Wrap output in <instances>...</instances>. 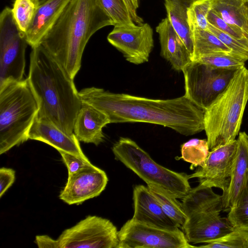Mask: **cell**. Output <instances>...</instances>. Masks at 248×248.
<instances>
[{
	"label": "cell",
	"mask_w": 248,
	"mask_h": 248,
	"mask_svg": "<svg viewBox=\"0 0 248 248\" xmlns=\"http://www.w3.org/2000/svg\"><path fill=\"white\" fill-rule=\"evenodd\" d=\"M79 95L82 103L106 114L110 123L155 124L186 136L204 129V110L185 95L173 99H152L92 87L83 89Z\"/></svg>",
	"instance_id": "cell-1"
},
{
	"label": "cell",
	"mask_w": 248,
	"mask_h": 248,
	"mask_svg": "<svg viewBox=\"0 0 248 248\" xmlns=\"http://www.w3.org/2000/svg\"><path fill=\"white\" fill-rule=\"evenodd\" d=\"M31 48L27 79L38 105L36 117L72 134L82 105L74 79L40 45Z\"/></svg>",
	"instance_id": "cell-2"
},
{
	"label": "cell",
	"mask_w": 248,
	"mask_h": 248,
	"mask_svg": "<svg viewBox=\"0 0 248 248\" xmlns=\"http://www.w3.org/2000/svg\"><path fill=\"white\" fill-rule=\"evenodd\" d=\"M114 23L99 0H71L40 46L74 79L90 38Z\"/></svg>",
	"instance_id": "cell-3"
},
{
	"label": "cell",
	"mask_w": 248,
	"mask_h": 248,
	"mask_svg": "<svg viewBox=\"0 0 248 248\" xmlns=\"http://www.w3.org/2000/svg\"><path fill=\"white\" fill-rule=\"evenodd\" d=\"M248 100V69L244 66L204 110V130L210 151L236 140Z\"/></svg>",
	"instance_id": "cell-4"
},
{
	"label": "cell",
	"mask_w": 248,
	"mask_h": 248,
	"mask_svg": "<svg viewBox=\"0 0 248 248\" xmlns=\"http://www.w3.org/2000/svg\"><path fill=\"white\" fill-rule=\"evenodd\" d=\"M38 105L27 78L0 84V154L29 139Z\"/></svg>",
	"instance_id": "cell-5"
},
{
	"label": "cell",
	"mask_w": 248,
	"mask_h": 248,
	"mask_svg": "<svg viewBox=\"0 0 248 248\" xmlns=\"http://www.w3.org/2000/svg\"><path fill=\"white\" fill-rule=\"evenodd\" d=\"M115 159L136 173L147 184H152L183 199L191 188L189 176L169 170L155 162L131 139L121 137L113 145Z\"/></svg>",
	"instance_id": "cell-6"
},
{
	"label": "cell",
	"mask_w": 248,
	"mask_h": 248,
	"mask_svg": "<svg viewBox=\"0 0 248 248\" xmlns=\"http://www.w3.org/2000/svg\"><path fill=\"white\" fill-rule=\"evenodd\" d=\"M237 70L192 61L182 71L185 80L184 95L205 110L225 89Z\"/></svg>",
	"instance_id": "cell-7"
},
{
	"label": "cell",
	"mask_w": 248,
	"mask_h": 248,
	"mask_svg": "<svg viewBox=\"0 0 248 248\" xmlns=\"http://www.w3.org/2000/svg\"><path fill=\"white\" fill-rule=\"evenodd\" d=\"M28 45L26 34L18 27L12 8L5 7L0 14V84L24 79Z\"/></svg>",
	"instance_id": "cell-8"
},
{
	"label": "cell",
	"mask_w": 248,
	"mask_h": 248,
	"mask_svg": "<svg viewBox=\"0 0 248 248\" xmlns=\"http://www.w3.org/2000/svg\"><path fill=\"white\" fill-rule=\"evenodd\" d=\"M59 248H119L116 227L109 219L88 216L65 230L57 239Z\"/></svg>",
	"instance_id": "cell-9"
},
{
	"label": "cell",
	"mask_w": 248,
	"mask_h": 248,
	"mask_svg": "<svg viewBox=\"0 0 248 248\" xmlns=\"http://www.w3.org/2000/svg\"><path fill=\"white\" fill-rule=\"evenodd\" d=\"M119 248H192L179 228L170 230L130 219L118 231Z\"/></svg>",
	"instance_id": "cell-10"
},
{
	"label": "cell",
	"mask_w": 248,
	"mask_h": 248,
	"mask_svg": "<svg viewBox=\"0 0 248 248\" xmlns=\"http://www.w3.org/2000/svg\"><path fill=\"white\" fill-rule=\"evenodd\" d=\"M153 34L147 23L115 25L107 40L127 61L138 65L148 62L154 46Z\"/></svg>",
	"instance_id": "cell-11"
},
{
	"label": "cell",
	"mask_w": 248,
	"mask_h": 248,
	"mask_svg": "<svg viewBox=\"0 0 248 248\" xmlns=\"http://www.w3.org/2000/svg\"><path fill=\"white\" fill-rule=\"evenodd\" d=\"M237 140L210 151L203 164L189 178H197L199 184L227 191L237 149Z\"/></svg>",
	"instance_id": "cell-12"
},
{
	"label": "cell",
	"mask_w": 248,
	"mask_h": 248,
	"mask_svg": "<svg viewBox=\"0 0 248 248\" xmlns=\"http://www.w3.org/2000/svg\"><path fill=\"white\" fill-rule=\"evenodd\" d=\"M108 182L106 172L94 165L68 176L59 198L69 205L79 204L99 196Z\"/></svg>",
	"instance_id": "cell-13"
},
{
	"label": "cell",
	"mask_w": 248,
	"mask_h": 248,
	"mask_svg": "<svg viewBox=\"0 0 248 248\" xmlns=\"http://www.w3.org/2000/svg\"><path fill=\"white\" fill-rule=\"evenodd\" d=\"M219 211L194 213L187 217L182 228L189 243H207L232 232L234 227Z\"/></svg>",
	"instance_id": "cell-14"
},
{
	"label": "cell",
	"mask_w": 248,
	"mask_h": 248,
	"mask_svg": "<svg viewBox=\"0 0 248 248\" xmlns=\"http://www.w3.org/2000/svg\"><path fill=\"white\" fill-rule=\"evenodd\" d=\"M134 214L132 219L149 225L170 230L180 228L163 212L147 186H136L133 189Z\"/></svg>",
	"instance_id": "cell-15"
},
{
	"label": "cell",
	"mask_w": 248,
	"mask_h": 248,
	"mask_svg": "<svg viewBox=\"0 0 248 248\" xmlns=\"http://www.w3.org/2000/svg\"><path fill=\"white\" fill-rule=\"evenodd\" d=\"M237 149L227 192L222 195V207L229 210L237 202L248 181V135L239 133Z\"/></svg>",
	"instance_id": "cell-16"
},
{
	"label": "cell",
	"mask_w": 248,
	"mask_h": 248,
	"mask_svg": "<svg viewBox=\"0 0 248 248\" xmlns=\"http://www.w3.org/2000/svg\"><path fill=\"white\" fill-rule=\"evenodd\" d=\"M29 139L42 141L58 151H65L89 160L74 133L68 134L46 121L36 117L29 131Z\"/></svg>",
	"instance_id": "cell-17"
},
{
	"label": "cell",
	"mask_w": 248,
	"mask_h": 248,
	"mask_svg": "<svg viewBox=\"0 0 248 248\" xmlns=\"http://www.w3.org/2000/svg\"><path fill=\"white\" fill-rule=\"evenodd\" d=\"M159 35L160 54L176 71H182L191 62L192 56L166 17L155 28Z\"/></svg>",
	"instance_id": "cell-18"
},
{
	"label": "cell",
	"mask_w": 248,
	"mask_h": 248,
	"mask_svg": "<svg viewBox=\"0 0 248 248\" xmlns=\"http://www.w3.org/2000/svg\"><path fill=\"white\" fill-rule=\"evenodd\" d=\"M104 112L86 103H82L74 125V133L79 141L98 145L104 140L103 128L110 124Z\"/></svg>",
	"instance_id": "cell-19"
},
{
	"label": "cell",
	"mask_w": 248,
	"mask_h": 248,
	"mask_svg": "<svg viewBox=\"0 0 248 248\" xmlns=\"http://www.w3.org/2000/svg\"><path fill=\"white\" fill-rule=\"evenodd\" d=\"M71 0H49L37 7L33 20L26 32L31 48L40 43Z\"/></svg>",
	"instance_id": "cell-20"
},
{
	"label": "cell",
	"mask_w": 248,
	"mask_h": 248,
	"mask_svg": "<svg viewBox=\"0 0 248 248\" xmlns=\"http://www.w3.org/2000/svg\"><path fill=\"white\" fill-rule=\"evenodd\" d=\"M212 188L199 184L190 189L181 202L187 217L197 212H221L223 209L222 195L216 194Z\"/></svg>",
	"instance_id": "cell-21"
},
{
	"label": "cell",
	"mask_w": 248,
	"mask_h": 248,
	"mask_svg": "<svg viewBox=\"0 0 248 248\" xmlns=\"http://www.w3.org/2000/svg\"><path fill=\"white\" fill-rule=\"evenodd\" d=\"M196 0H164L167 17L192 57L193 44L187 22V10Z\"/></svg>",
	"instance_id": "cell-22"
},
{
	"label": "cell",
	"mask_w": 248,
	"mask_h": 248,
	"mask_svg": "<svg viewBox=\"0 0 248 248\" xmlns=\"http://www.w3.org/2000/svg\"><path fill=\"white\" fill-rule=\"evenodd\" d=\"M212 9L229 24L248 36V0H211Z\"/></svg>",
	"instance_id": "cell-23"
},
{
	"label": "cell",
	"mask_w": 248,
	"mask_h": 248,
	"mask_svg": "<svg viewBox=\"0 0 248 248\" xmlns=\"http://www.w3.org/2000/svg\"><path fill=\"white\" fill-rule=\"evenodd\" d=\"M191 33L193 44L192 61H196L202 56L211 54H237L208 30L195 29L191 31Z\"/></svg>",
	"instance_id": "cell-24"
},
{
	"label": "cell",
	"mask_w": 248,
	"mask_h": 248,
	"mask_svg": "<svg viewBox=\"0 0 248 248\" xmlns=\"http://www.w3.org/2000/svg\"><path fill=\"white\" fill-rule=\"evenodd\" d=\"M147 186L165 214L182 228L187 218L182 203L174 196L159 186L149 184H147Z\"/></svg>",
	"instance_id": "cell-25"
},
{
	"label": "cell",
	"mask_w": 248,
	"mask_h": 248,
	"mask_svg": "<svg viewBox=\"0 0 248 248\" xmlns=\"http://www.w3.org/2000/svg\"><path fill=\"white\" fill-rule=\"evenodd\" d=\"M209 152L207 139H191L181 145L180 158L190 163V169H193L203 164Z\"/></svg>",
	"instance_id": "cell-26"
},
{
	"label": "cell",
	"mask_w": 248,
	"mask_h": 248,
	"mask_svg": "<svg viewBox=\"0 0 248 248\" xmlns=\"http://www.w3.org/2000/svg\"><path fill=\"white\" fill-rule=\"evenodd\" d=\"M211 5V0H196L191 4L187 10V22L190 32L195 29H208L207 16Z\"/></svg>",
	"instance_id": "cell-27"
},
{
	"label": "cell",
	"mask_w": 248,
	"mask_h": 248,
	"mask_svg": "<svg viewBox=\"0 0 248 248\" xmlns=\"http://www.w3.org/2000/svg\"><path fill=\"white\" fill-rule=\"evenodd\" d=\"M198 247L203 248H248V231L234 227L232 232L224 236Z\"/></svg>",
	"instance_id": "cell-28"
},
{
	"label": "cell",
	"mask_w": 248,
	"mask_h": 248,
	"mask_svg": "<svg viewBox=\"0 0 248 248\" xmlns=\"http://www.w3.org/2000/svg\"><path fill=\"white\" fill-rule=\"evenodd\" d=\"M247 60L235 53H215L202 56L196 61L220 68L238 69Z\"/></svg>",
	"instance_id": "cell-29"
},
{
	"label": "cell",
	"mask_w": 248,
	"mask_h": 248,
	"mask_svg": "<svg viewBox=\"0 0 248 248\" xmlns=\"http://www.w3.org/2000/svg\"><path fill=\"white\" fill-rule=\"evenodd\" d=\"M37 7L33 0H15L12 12L20 30L26 33L34 17Z\"/></svg>",
	"instance_id": "cell-30"
},
{
	"label": "cell",
	"mask_w": 248,
	"mask_h": 248,
	"mask_svg": "<svg viewBox=\"0 0 248 248\" xmlns=\"http://www.w3.org/2000/svg\"><path fill=\"white\" fill-rule=\"evenodd\" d=\"M104 10L114 23L119 24L135 23L124 0H99Z\"/></svg>",
	"instance_id": "cell-31"
},
{
	"label": "cell",
	"mask_w": 248,
	"mask_h": 248,
	"mask_svg": "<svg viewBox=\"0 0 248 248\" xmlns=\"http://www.w3.org/2000/svg\"><path fill=\"white\" fill-rule=\"evenodd\" d=\"M227 218L234 227L248 231V181L237 202L230 209Z\"/></svg>",
	"instance_id": "cell-32"
},
{
	"label": "cell",
	"mask_w": 248,
	"mask_h": 248,
	"mask_svg": "<svg viewBox=\"0 0 248 248\" xmlns=\"http://www.w3.org/2000/svg\"><path fill=\"white\" fill-rule=\"evenodd\" d=\"M207 30L214 34L234 52L248 58V47L243 42L218 30L209 23Z\"/></svg>",
	"instance_id": "cell-33"
},
{
	"label": "cell",
	"mask_w": 248,
	"mask_h": 248,
	"mask_svg": "<svg viewBox=\"0 0 248 248\" xmlns=\"http://www.w3.org/2000/svg\"><path fill=\"white\" fill-rule=\"evenodd\" d=\"M58 152L67 168L68 176L72 175L82 169L93 165L89 160H85L72 154L63 151Z\"/></svg>",
	"instance_id": "cell-34"
},
{
	"label": "cell",
	"mask_w": 248,
	"mask_h": 248,
	"mask_svg": "<svg viewBox=\"0 0 248 248\" xmlns=\"http://www.w3.org/2000/svg\"><path fill=\"white\" fill-rule=\"evenodd\" d=\"M16 178V172L11 168L2 167L0 169V197L12 186Z\"/></svg>",
	"instance_id": "cell-35"
},
{
	"label": "cell",
	"mask_w": 248,
	"mask_h": 248,
	"mask_svg": "<svg viewBox=\"0 0 248 248\" xmlns=\"http://www.w3.org/2000/svg\"><path fill=\"white\" fill-rule=\"evenodd\" d=\"M34 242L39 248H59L57 239L54 240L46 235H37Z\"/></svg>",
	"instance_id": "cell-36"
},
{
	"label": "cell",
	"mask_w": 248,
	"mask_h": 248,
	"mask_svg": "<svg viewBox=\"0 0 248 248\" xmlns=\"http://www.w3.org/2000/svg\"><path fill=\"white\" fill-rule=\"evenodd\" d=\"M125 2L132 18L134 23L138 25L143 23V20L141 17L139 16L137 13V9L135 8L133 0H124Z\"/></svg>",
	"instance_id": "cell-37"
},
{
	"label": "cell",
	"mask_w": 248,
	"mask_h": 248,
	"mask_svg": "<svg viewBox=\"0 0 248 248\" xmlns=\"http://www.w3.org/2000/svg\"><path fill=\"white\" fill-rule=\"evenodd\" d=\"M36 7H38L49 0H33Z\"/></svg>",
	"instance_id": "cell-38"
},
{
	"label": "cell",
	"mask_w": 248,
	"mask_h": 248,
	"mask_svg": "<svg viewBox=\"0 0 248 248\" xmlns=\"http://www.w3.org/2000/svg\"><path fill=\"white\" fill-rule=\"evenodd\" d=\"M134 6L136 9L139 7V0H133Z\"/></svg>",
	"instance_id": "cell-39"
}]
</instances>
